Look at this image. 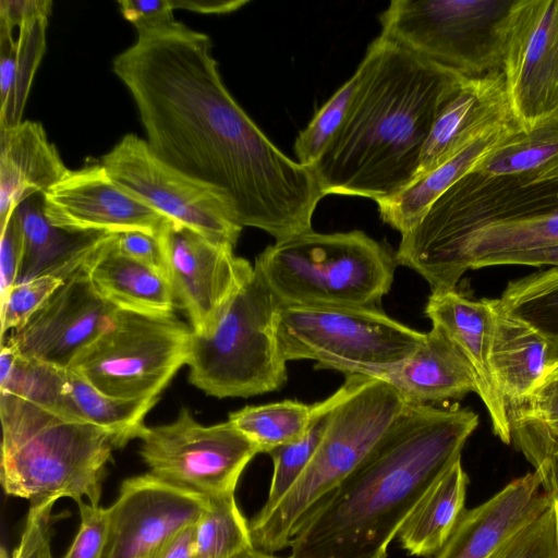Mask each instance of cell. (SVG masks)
<instances>
[{"instance_id": "obj_2", "label": "cell", "mask_w": 558, "mask_h": 558, "mask_svg": "<svg viewBox=\"0 0 558 558\" xmlns=\"http://www.w3.org/2000/svg\"><path fill=\"white\" fill-rule=\"evenodd\" d=\"M478 415L405 404L359 466L293 536L289 558H387L427 489L459 459Z\"/></svg>"}, {"instance_id": "obj_43", "label": "cell", "mask_w": 558, "mask_h": 558, "mask_svg": "<svg viewBox=\"0 0 558 558\" xmlns=\"http://www.w3.org/2000/svg\"><path fill=\"white\" fill-rule=\"evenodd\" d=\"M52 11L50 0H1L0 28L13 32L23 22L35 19H49Z\"/></svg>"}, {"instance_id": "obj_1", "label": "cell", "mask_w": 558, "mask_h": 558, "mask_svg": "<svg viewBox=\"0 0 558 558\" xmlns=\"http://www.w3.org/2000/svg\"><path fill=\"white\" fill-rule=\"evenodd\" d=\"M135 28L112 70L156 156L218 191L242 228L276 242L312 231L325 196L313 170L283 154L233 98L210 38L173 15Z\"/></svg>"}, {"instance_id": "obj_31", "label": "cell", "mask_w": 558, "mask_h": 558, "mask_svg": "<svg viewBox=\"0 0 558 558\" xmlns=\"http://www.w3.org/2000/svg\"><path fill=\"white\" fill-rule=\"evenodd\" d=\"M486 177L532 183L558 174V113L531 132L518 130L475 168Z\"/></svg>"}, {"instance_id": "obj_49", "label": "cell", "mask_w": 558, "mask_h": 558, "mask_svg": "<svg viewBox=\"0 0 558 558\" xmlns=\"http://www.w3.org/2000/svg\"><path fill=\"white\" fill-rule=\"evenodd\" d=\"M234 558H281V557H277V556H275V554H267V553L257 550L253 547V548H250V549L241 553L240 555H238ZM286 558H289V557H286Z\"/></svg>"}, {"instance_id": "obj_40", "label": "cell", "mask_w": 558, "mask_h": 558, "mask_svg": "<svg viewBox=\"0 0 558 558\" xmlns=\"http://www.w3.org/2000/svg\"><path fill=\"white\" fill-rule=\"evenodd\" d=\"M78 531L62 558H102L108 537V508L84 501L78 505Z\"/></svg>"}, {"instance_id": "obj_11", "label": "cell", "mask_w": 558, "mask_h": 558, "mask_svg": "<svg viewBox=\"0 0 558 558\" xmlns=\"http://www.w3.org/2000/svg\"><path fill=\"white\" fill-rule=\"evenodd\" d=\"M192 328L169 315L117 308L108 327L70 367L105 395L124 400H158L187 363Z\"/></svg>"}, {"instance_id": "obj_30", "label": "cell", "mask_w": 558, "mask_h": 558, "mask_svg": "<svg viewBox=\"0 0 558 558\" xmlns=\"http://www.w3.org/2000/svg\"><path fill=\"white\" fill-rule=\"evenodd\" d=\"M47 19L19 26L17 38L0 29V126L21 123L36 70L46 48Z\"/></svg>"}, {"instance_id": "obj_51", "label": "cell", "mask_w": 558, "mask_h": 558, "mask_svg": "<svg viewBox=\"0 0 558 558\" xmlns=\"http://www.w3.org/2000/svg\"><path fill=\"white\" fill-rule=\"evenodd\" d=\"M557 375V374H556ZM553 376V375H551Z\"/></svg>"}, {"instance_id": "obj_34", "label": "cell", "mask_w": 558, "mask_h": 558, "mask_svg": "<svg viewBox=\"0 0 558 558\" xmlns=\"http://www.w3.org/2000/svg\"><path fill=\"white\" fill-rule=\"evenodd\" d=\"M253 548L248 521L234 495L209 499L195 524V558H234Z\"/></svg>"}, {"instance_id": "obj_22", "label": "cell", "mask_w": 558, "mask_h": 558, "mask_svg": "<svg viewBox=\"0 0 558 558\" xmlns=\"http://www.w3.org/2000/svg\"><path fill=\"white\" fill-rule=\"evenodd\" d=\"M553 505L537 472L511 481L482 505L464 510L435 558H490L514 533Z\"/></svg>"}, {"instance_id": "obj_17", "label": "cell", "mask_w": 558, "mask_h": 558, "mask_svg": "<svg viewBox=\"0 0 558 558\" xmlns=\"http://www.w3.org/2000/svg\"><path fill=\"white\" fill-rule=\"evenodd\" d=\"M43 198L48 221L72 232L143 231L157 235L170 221L119 185L101 163L69 170Z\"/></svg>"}, {"instance_id": "obj_10", "label": "cell", "mask_w": 558, "mask_h": 558, "mask_svg": "<svg viewBox=\"0 0 558 558\" xmlns=\"http://www.w3.org/2000/svg\"><path fill=\"white\" fill-rule=\"evenodd\" d=\"M515 0H393L380 35L458 75L500 70L507 17Z\"/></svg>"}, {"instance_id": "obj_44", "label": "cell", "mask_w": 558, "mask_h": 558, "mask_svg": "<svg viewBox=\"0 0 558 558\" xmlns=\"http://www.w3.org/2000/svg\"><path fill=\"white\" fill-rule=\"evenodd\" d=\"M534 466L543 487L550 495L557 517L558 533V448H530L521 451Z\"/></svg>"}, {"instance_id": "obj_15", "label": "cell", "mask_w": 558, "mask_h": 558, "mask_svg": "<svg viewBox=\"0 0 558 558\" xmlns=\"http://www.w3.org/2000/svg\"><path fill=\"white\" fill-rule=\"evenodd\" d=\"M166 277L193 333L210 335L254 265L234 255L230 244L170 220L157 234Z\"/></svg>"}, {"instance_id": "obj_39", "label": "cell", "mask_w": 558, "mask_h": 558, "mask_svg": "<svg viewBox=\"0 0 558 558\" xmlns=\"http://www.w3.org/2000/svg\"><path fill=\"white\" fill-rule=\"evenodd\" d=\"M54 502L29 507L26 523L11 557L4 548L0 558H52L51 537L53 523L60 519L52 513Z\"/></svg>"}, {"instance_id": "obj_33", "label": "cell", "mask_w": 558, "mask_h": 558, "mask_svg": "<svg viewBox=\"0 0 558 558\" xmlns=\"http://www.w3.org/2000/svg\"><path fill=\"white\" fill-rule=\"evenodd\" d=\"M499 305L558 344V267L510 281Z\"/></svg>"}, {"instance_id": "obj_38", "label": "cell", "mask_w": 558, "mask_h": 558, "mask_svg": "<svg viewBox=\"0 0 558 558\" xmlns=\"http://www.w3.org/2000/svg\"><path fill=\"white\" fill-rule=\"evenodd\" d=\"M64 281L43 276L16 283L1 299V337L5 331L22 328Z\"/></svg>"}, {"instance_id": "obj_8", "label": "cell", "mask_w": 558, "mask_h": 558, "mask_svg": "<svg viewBox=\"0 0 558 558\" xmlns=\"http://www.w3.org/2000/svg\"><path fill=\"white\" fill-rule=\"evenodd\" d=\"M281 303L260 271L253 272L208 336L192 332L189 381L216 398H248L288 379L277 337Z\"/></svg>"}, {"instance_id": "obj_46", "label": "cell", "mask_w": 558, "mask_h": 558, "mask_svg": "<svg viewBox=\"0 0 558 558\" xmlns=\"http://www.w3.org/2000/svg\"><path fill=\"white\" fill-rule=\"evenodd\" d=\"M500 265L558 267V246L509 253L487 260L484 267Z\"/></svg>"}, {"instance_id": "obj_28", "label": "cell", "mask_w": 558, "mask_h": 558, "mask_svg": "<svg viewBox=\"0 0 558 558\" xmlns=\"http://www.w3.org/2000/svg\"><path fill=\"white\" fill-rule=\"evenodd\" d=\"M112 238L85 267L96 292L119 310L173 314L175 300L165 275L120 254Z\"/></svg>"}, {"instance_id": "obj_4", "label": "cell", "mask_w": 558, "mask_h": 558, "mask_svg": "<svg viewBox=\"0 0 558 558\" xmlns=\"http://www.w3.org/2000/svg\"><path fill=\"white\" fill-rule=\"evenodd\" d=\"M409 238L433 259L418 272L430 293L456 290L465 271L490 258L558 246V174L520 183L473 169L429 206Z\"/></svg>"}, {"instance_id": "obj_42", "label": "cell", "mask_w": 558, "mask_h": 558, "mask_svg": "<svg viewBox=\"0 0 558 558\" xmlns=\"http://www.w3.org/2000/svg\"><path fill=\"white\" fill-rule=\"evenodd\" d=\"M113 246L120 254L166 276L163 256L157 235L143 231L120 232L114 235Z\"/></svg>"}, {"instance_id": "obj_47", "label": "cell", "mask_w": 558, "mask_h": 558, "mask_svg": "<svg viewBox=\"0 0 558 558\" xmlns=\"http://www.w3.org/2000/svg\"><path fill=\"white\" fill-rule=\"evenodd\" d=\"M195 524L170 537L146 558H195Z\"/></svg>"}, {"instance_id": "obj_7", "label": "cell", "mask_w": 558, "mask_h": 558, "mask_svg": "<svg viewBox=\"0 0 558 558\" xmlns=\"http://www.w3.org/2000/svg\"><path fill=\"white\" fill-rule=\"evenodd\" d=\"M395 254L361 230H314L268 245L255 257L282 305L377 307L393 281Z\"/></svg>"}, {"instance_id": "obj_32", "label": "cell", "mask_w": 558, "mask_h": 558, "mask_svg": "<svg viewBox=\"0 0 558 558\" xmlns=\"http://www.w3.org/2000/svg\"><path fill=\"white\" fill-rule=\"evenodd\" d=\"M315 404L295 400L247 405L229 414V421L251 440L259 453L300 440L307 432Z\"/></svg>"}, {"instance_id": "obj_12", "label": "cell", "mask_w": 558, "mask_h": 558, "mask_svg": "<svg viewBox=\"0 0 558 558\" xmlns=\"http://www.w3.org/2000/svg\"><path fill=\"white\" fill-rule=\"evenodd\" d=\"M140 454L153 475L208 499L234 495L259 453L229 420L205 426L182 407L174 421L145 428Z\"/></svg>"}, {"instance_id": "obj_29", "label": "cell", "mask_w": 558, "mask_h": 558, "mask_svg": "<svg viewBox=\"0 0 558 558\" xmlns=\"http://www.w3.org/2000/svg\"><path fill=\"white\" fill-rule=\"evenodd\" d=\"M468 475L457 460L422 496L398 537L403 549L417 557L435 556L464 512Z\"/></svg>"}, {"instance_id": "obj_35", "label": "cell", "mask_w": 558, "mask_h": 558, "mask_svg": "<svg viewBox=\"0 0 558 558\" xmlns=\"http://www.w3.org/2000/svg\"><path fill=\"white\" fill-rule=\"evenodd\" d=\"M339 398L340 389L315 403L313 420L306 434L300 440L278 447L268 453L272 460V476L267 500L258 513L265 514L272 510L301 476L323 438Z\"/></svg>"}, {"instance_id": "obj_9", "label": "cell", "mask_w": 558, "mask_h": 558, "mask_svg": "<svg viewBox=\"0 0 558 558\" xmlns=\"http://www.w3.org/2000/svg\"><path fill=\"white\" fill-rule=\"evenodd\" d=\"M277 337L287 362L373 376L408 359L423 342L417 331L378 307L280 306Z\"/></svg>"}, {"instance_id": "obj_18", "label": "cell", "mask_w": 558, "mask_h": 558, "mask_svg": "<svg viewBox=\"0 0 558 558\" xmlns=\"http://www.w3.org/2000/svg\"><path fill=\"white\" fill-rule=\"evenodd\" d=\"M117 307L104 300L85 270L65 280L8 341L29 360L68 368L110 324Z\"/></svg>"}, {"instance_id": "obj_27", "label": "cell", "mask_w": 558, "mask_h": 558, "mask_svg": "<svg viewBox=\"0 0 558 558\" xmlns=\"http://www.w3.org/2000/svg\"><path fill=\"white\" fill-rule=\"evenodd\" d=\"M520 129L518 123H511L483 134L395 196L377 202L381 220L401 234L405 233L442 193Z\"/></svg>"}, {"instance_id": "obj_6", "label": "cell", "mask_w": 558, "mask_h": 558, "mask_svg": "<svg viewBox=\"0 0 558 558\" xmlns=\"http://www.w3.org/2000/svg\"><path fill=\"white\" fill-rule=\"evenodd\" d=\"M310 463L276 507L248 521L253 547L275 554L289 545L312 512L359 466L405 407L387 381L347 375Z\"/></svg>"}, {"instance_id": "obj_3", "label": "cell", "mask_w": 558, "mask_h": 558, "mask_svg": "<svg viewBox=\"0 0 558 558\" xmlns=\"http://www.w3.org/2000/svg\"><path fill=\"white\" fill-rule=\"evenodd\" d=\"M357 70L347 118L312 170L325 196L377 203L414 179L435 119L461 75L380 34Z\"/></svg>"}, {"instance_id": "obj_45", "label": "cell", "mask_w": 558, "mask_h": 558, "mask_svg": "<svg viewBox=\"0 0 558 558\" xmlns=\"http://www.w3.org/2000/svg\"><path fill=\"white\" fill-rule=\"evenodd\" d=\"M118 3L124 19L134 26L173 14L169 0H121Z\"/></svg>"}, {"instance_id": "obj_5", "label": "cell", "mask_w": 558, "mask_h": 558, "mask_svg": "<svg viewBox=\"0 0 558 558\" xmlns=\"http://www.w3.org/2000/svg\"><path fill=\"white\" fill-rule=\"evenodd\" d=\"M0 481L7 495L28 500L29 507L64 497L99 505L116 448L107 430L5 392H0Z\"/></svg>"}, {"instance_id": "obj_25", "label": "cell", "mask_w": 558, "mask_h": 558, "mask_svg": "<svg viewBox=\"0 0 558 558\" xmlns=\"http://www.w3.org/2000/svg\"><path fill=\"white\" fill-rule=\"evenodd\" d=\"M69 170L41 123L0 126V228L20 203L46 193Z\"/></svg>"}, {"instance_id": "obj_13", "label": "cell", "mask_w": 558, "mask_h": 558, "mask_svg": "<svg viewBox=\"0 0 558 558\" xmlns=\"http://www.w3.org/2000/svg\"><path fill=\"white\" fill-rule=\"evenodd\" d=\"M100 163L119 185L170 220L235 246L242 227L234 222L225 197L162 161L144 138L124 135Z\"/></svg>"}, {"instance_id": "obj_26", "label": "cell", "mask_w": 558, "mask_h": 558, "mask_svg": "<svg viewBox=\"0 0 558 558\" xmlns=\"http://www.w3.org/2000/svg\"><path fill=\"white\" fill-rule=\"evenodd\" d=\"M494 304L490 367L508 404L531 393L558 359V344L525 320Z\"/></svg>"}, {"instance_id": "obj_16", "label": "cell", "mask_w": 558, "mask_h": 558, "mask_svg": "<svg viewBox=\"0 0 558 558\" xmlns=\"http://www.w3.org/2000/svg\"><path fill=\"white\" fill-rule=\"evenodd\" d=\"M208 505V498L149 472L126 478L108 508L102 558H146L170 537L195 524Z\"/></svg>"}, {"instance_id": "obj_48", "label": "cell", "mask_w": 558, "mask_h": 558, "mask_svg": "<svg viewBox=\"0 0 558 558\" xmlns=\"http://www.w3.org/2000/svg\"><path fill=\"white\" fill-rule=\"evenodd\" d=\"M247 0H169L171 9L187 10L204 14H225L245 5Z\"/></svg>"}, {"instance_id": "obj_21", "label": "cell", "mask_w": 558, "mask_h": 558, "mask_svg": "<svg viewBox=\"0 0 558 558\" xmlns=\"http://www.w3.org/2000/svg\"><path fill=\"white\" fill-rule=\"evenodd\" d=\"M424 313L461 352L475 378L476 395L483 401L494 434L511 444V428L505 398L490 367L494 330L493 299L472 300L456 290L430 293Z\"/></svg>"}, {"instance_id": "obj_24", "label": "cell", "mask_w": 558, "mask_h": 558, "mask_svg": "<svg viewBox=\"0 0 558 558\" xmlns=\"http://www.w3.org/2000/svg\"><path fill=\"white\" fill-rule=\"evenodd\" d=\"M24 247L17 283L43 276L63 281L85 270L114 233L72 232L52 226L44 213L41 193L16 207Z\"/></svg>"}, {"instance_id": "obj_19", "label": "cell", "mask_w": 558, "mask_h": 558, "mask_svg": "<svg viewBox=\"0 0 558 558\" xmlns=\"http://www.w3.org/2000/svg\"><path fill=\"white\" fill-rule=\"evenodd\" d=\"M23 399L68 420L107 430L116 448L138 438L144 418L158 400H124L105 395L71 368L33 361L23 384Z\"/></svg>"}, {"instance_id": "obj_41", "label": "cell", "mask_w": 558, "mask_h": 558, "mask_svg": "<svg viewBox=\"0 0 558 558\" xmlns=\"http://www.w3.org/2000/svg\"><path fill=\"white\" fill-rule=\"evenodd\" d=\"M24 239L16 208L1 228L0 275L1 299L17 283L23 258Z\"/></svg>"}, {"instance_id": "obj_14", "label": "cell", "mask_w": 558, "mask_h": 558, "mask_svg": "<svg viewBox=\"0 0 558 558\" xmlns=\"http://www.w3.org/2000/svg\"><path fill=\"white\" fill-rule=\"evenodd\" d=\"M514 118L531 132L558 113V0H515L502 63Z\"/></svg>"}, {"instance_id": "obj_23", "label": "cell", "mask_w": 558, "mask_h": 558, "mask_svg": "<svg viewBox=\"0 0 558 558\" xmlns=\"http://www.w3.org/2000/svg\"><path fill=\"white\" fill-rule=\"evenodd\" d=\"M373 377L390 384L407 404L434 405L476 392L472 369L457 347L437 328L425 332L405 360Z\"/></svg>"}, {"instance_id": "obj_50", "label": "cell", "mask_w": 558, "mask_h": 558, "mask_svg": "<svg viewBox=\"0 0 558 558\" xmlns=\"http://www.w3.org/2000/svg\"><path fill=\"white\" fill-rule=\"evenodd\" d=\"M556 374H558V359L556 360V362H555V363L551 365V367L549 368V371H548V373H547L546 377H547V376H551V375H556ZM546 377H545V378H546Z\"/></svg>"}, {"instance_id": "obj_37", "label": "cell", "mask_w": 558, "mask_h": 558, "mask_svg": "<svg viewBox=\"0 0 558 558\" xmlns=\"http://www.w3.org/2000/svg\"><path fill=\"white\" fill-rule=\"evenodd\" d=\"M490 558H558L554 502L539 517L507 539Z\"/></svg>"}, {"instance_id": "obj_36", "label": "cell", "mask_w": 558, "mask_h": 558, "mask_svg": "<svg viewBox=\"0 0 558 558\" xmlns=\"http://www.w3.org/2000/svg\"><path fill=\"white\" fill-rule=\"evenodd\" d=\"M360 82V72L354 74L332 94L314 114L294 142L296 161L313 168L326 147L342 126Z\"/></svg>"}, {"instance_id": "obj_20", "label": "cell", "mask_w": 558, "mask_h": 558, "mask_svg": "<svg viewBox=\"0 0 558 558\" xmlns=\"http://www.w3.org/2000/svg\"><path fill=\"white\" fill-rule=\"evenodd\" d=\"M511 123L518 122L500 70L475 77L461 76L440 107L413 180L483 134Z\"/></svg>"}]
</instances>
